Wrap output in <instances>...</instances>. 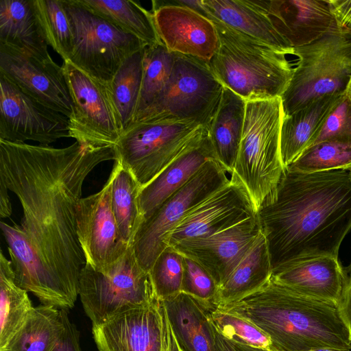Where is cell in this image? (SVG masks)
Wrapping results in <instances>:
<instances>
[{
	"label": "cell",
	"instance_id": "52a82bcc",
	"mask_svg": "<svg viewBox=\"0 0 351 351\" xmlns=\"http://www.w3.org/2000/svg\"><path fill=\"white\" fill-rule=\"evenodd\" d=\"M173 56L172 71L166 86L132 123L184 121L208 125L210 121L223 86L206 62L180 53H173Z\"/></svg>",
	"mask_w": 351,
	"mask_h": 351
},
{
	"label": "cell",
	"instance_id": "7c38bea8",
	"mask_svg": "<svg viewBox=\"0 0 351 351\" xmlns=\"http://www.w3.org/2000/svg\"><path fill=\"white\" fill-rule=\"evenodd\" d=\"M62 67L73 104L69 137L94 146H114L124 130L108 85L68 61Z\"/></svg>",
	"mask_w": 351,
	"mask_h": 351
},
{
	"label": "cell",
	"instance_id": "1f68e13d",
	"mask_svg": "<svg viewBox=\"0 0 351 351\" xmlns=\"http://www.w3.org/2000/svg\"><path fill=\"white\" fill-rule=\"evenodd\" d=\"M111 202L113 213L123 242L130 246L143 221L138 196L141 186L132 174L118 161H114Z\"/></svg>",
	"mask_w": 351,
	"mask_h": 351
},
{
	"label": "cell",
	"instance_id": "ffe728a7",
	"mask_svg": "<svg viewBox=\"0 0 351 351\" xmlns=\"http://www.w3.org/2000/svg\"><path fill=\"white\" fill-rule=\"evenodd\" d=\"M267 13L275 29L293 48L341 28L328 0H269Z\"/></svg>",
	"mask_w": 351,
	"mask_h": 351
},
{
	"label": "cell",
	"instance_id": "4316f807",
	"mask_svg": "<svg viewBox=\"0 0 351 351\" xmlns=\"http://www.w3.org/2000/svg\"><path fill=\"white\" fill-rule=\"evenodd\" d=\"M0 44L51 59L33 0L0 1Z\"/></svg>",
	"mask_w": 351,
	"mask_h": 351
},
{
	"label": "cell",
	"instance_id": "8992f818",
	"mask_svg": "<svg viewBox=\"0 0 351 351\" xmlns=\"http://www.w3.org/2000/svg\"><path fill=\"white\" fill-rule=\"evenodd\" d=\"M298 58L281 97L285 116L321 97L343 93L351 79V27H341L294 48Z\"/></svg>",
	"mask_w": 351,
	"mask_h": 351
},
{
	"label": "cell",
	"instance_id": "cb8c5ba5",
	"mask_svg": "<svg viewBox=\"0 0 351 351\" xmlns=\"http://www.w3.org/2000/svg\"><path fill=\"white\" fill-rule=\"evenodd\" d=\"M202 4L209 19L293 55L294 48L278 32L268 16L267 0H202Z\"/></svg>",
	"mask_w": 351,
	"mask_h": 351
},
{
	"label": "cell",
	"instance_id": "60d3db41",
	"mask_svg": "<svg viewBox=\"0 0 351 351\" xmlns=\"http://www.w3.org/2000/svg\"><path fill=\"white\" fill-rule=\"evenodd\" d=\"M326 141H351V97L346 91L341 95L310 146Z\"/></svg>",
	"mask_w": 351,
	"mask_h": 351
},
{
	"label": "cell",
	"instance_id": "d6986e66",
	"mask_svg": "<svg viewBox=\"0 0 351 351\" xmlns=\"http://www.w3.org/2000/svg\"><path fill=\"white\" fill-rule=\"evenodd\" d=\"M159 37L173 53L190 56L207 63L218 47V36L213 23L186 7L162 5L152 8Z\"/></svg>",
	"mask_w": 351,
	"mask_h": 351
},
{
	"label": "cell",
	"instance_id": "9c48e42d",
	"mask_svg": "<svg viewBox=\"0 0 351 351\" xmlns=\"http://www.w3.org/2000/svg\"><path fill=\"white\" fill-rule=\"evenodd\" d=\"M195 122L131 123L114 146L117 160L141 189L192 144L206 129Z\"/></svg>",
	"mask_w": 351,
	"mask_h": 351
},
{
	"label": "cell",
	"instance_id": "7a4b0ae2",
	"mask_svg": "<svg viewBox=\"0 0 351 351\" xmlns=\"http://www.w3.org/2000/svg\"><path fill=\"white\" fill-rule=\"evenodd\" d=\"M256 215L272 274L317 256L338 258L351 230V173H302L285 169Z\"/></svg>",
	"mask_w": 351,
	"mask_h": 351
},
{
	"label": "cell",
	"instance_id": "d590c367",
	"mask_svg": "<svg viewBox=\"0 0 351 351\" xmlns=\"http://www.w3.org/2000/svg\"><path fill=\"white\" fill-rule=\"evenodd\" d=\"M173 58V53L163 43L145 47L141 87L134 119L146 109L166 86L171 74Z\"/></svg>",
	"mask_w": 351,
	"mask_h": 351
},
{
	"label": "cell",
	"instance_id": "7bdbcfd3",
	"mask_svg": "<svg viewBox=\"0 0 351 351\" xmlns=\"http://www.w3.org/2000/svg\"><path fill=\"white\" fill-rule=\"evenodd\" d=\"M348 271L346 285L337 306L351 341V264Z\"/></svg>",
	"mask_w": 351,
	"mask_h": 351
},
{
	"label": "cell",
	"instance_id": "74e56055",
	"mask_svg": "<svg viewBox=\"0 0 351 351\" xmlns=\"http://www.w3.org/2000/svg\"><path fill=\"white\" fill-rule=\"evenodd\" d=\"M208 311L213 325L224 337L237 343L278 351L269 337L250 321L215 306Z\"/></svg>",
	"mask_w": 351,
	"mask_h": 351
},
{
	"label": "cell",
	"instance_id": "ab89813d",
	"mask_svg": "<svg viewBox=\"0 0 351 351\" xmlns=\"http://www.w3.org/2000/svg\"><path fill=\"white\" fill-rule=\"evenodd\" d=\"M182 265V291L191 295L206 308L213 307L219 289L215 280L202 265L184 256Z\"/></svg>",
	"mask_w": 351,
	"mask_h": 351
},
{
	"label": "cell",
	"instance_id": "5b68a950",
	"mask_svg": "<svg viewBox=\"0 0 351 351\" xmlns=\"http://www.w3.org/2000/svg\"><path fill=\"white\" fill-rule=\"evenodd\" d=\"M284 116L281 97L246 101L242 137L230 176L245 188L256 211L285 170L280 154Z\"/></svg>",
	"mask_w": 351,
	"mask_h": 351
},
{
	"label": "cell",
	"instance_id": "5bb4252c",
	"mask_svg": "<svg viewBox=\"0 0 351 351\" xmlns=\"http://www.w3.org/2000/svg\"><path fill=\"white\" fill-rule=\"evenodd\" d=\"M99 351H169L168 318L158 297L92 326Z\"/></svg>",
	"mask_w": 351,
	"mask_h": 351
},
{
	"label": "cell",
	"instance_id": "ba28073f",
	"mask_svg": "<svg viewBox=\"0 0 351 351\" xmlns=\"http://www.w3.org/2000/svg\"><path fill=\"white\" fill-rule=\"evenodd\" d=\"M79 296L92 326L157 298L149 273L138 263L132 245L119 261L104 271L86 263L80 276Z\"/></svg>",
	"mask_w": 351,
	"mask_h": 351
},
{
	"label": "cell",
	"instance_id": "f6af8a7d",
	"mask_svg": "<svg viewBox=\"0 0 351 351\" xmlns=\"http://www.w3.org/2000/svg\"><path fill=\"white\" fill-rule=\"evenodd\" d=\"M332 12L341 27H351V0H328Z\"/></svg>",
	"mask_w": 351,
	"mask_h": 351
},
{
	"label": "cell",
	"instance_id": "4fadbf2b",
	"mask_svg": "<svg viewBox=\"0 0 351 351\" xmlns=\"http://www.w3.org/2000/svg\"><path fill=\"white\" fill-rule=\"evenodd\" d=\"M69 137V119L0 75V140L49 145Z\"/></svg>",
	"mask_w": 351,
	"mask_h": 351
},
{
	"label": "cell",
	"instance_id": "d4e9b609",
	"mask_svg": "<svg viewBox=\"0 0 351 351\" xmlns=\"http://www.w3.org/2000/svg\"><path fill=\"white\" fill-rule=\"evenodd\" d=\"M162 301L184 351H216L209 308L182 291Z\"/></svg>",
	"mask_w": 351,
	"mask_h": 351
},
{
	"label": "cell",
	"instance_id": "2e32d148",
	"mask_svg": "<svg viewBox=\"0 0 351 351\" xmlns=\"http://www.w3.org/2000/svg\"><path fill=\"white\" fill-rule=\"evenodd\" d=\"M0 75L41 104L68 119L73 104L62 67L53 59L0 44Z\"/></svg>",
	"mask_w": 351,
	"mask_h": 351
},
{
	"label": "cell",
	"instance_id": "7dc6e473",
	"mask_svg": "<svg viewBox=\"0 0 351 351\" xmlns=\"http://www.w3.org/2000/svg\"><path fill=\"white\" fill-rule=\"evenodd\" d=\"M168 333H169V351H184L180 346L173 329L168 320Z\"/></svg>",
	"mask_w": 351,
	"mask_h": 351
},
{
	"label": "cell",
	"instance_id": "3957f363",
	"mask_svg": "<svg viewBox=\"0 0 351 351\" xmlns=\"http://www.w3.org/2000/svg\"><path fill=\"white\" fill-rule=\"evenodd\" d=\"M215 307L256 325L269 337L278 351L325 347L351 350L337 305L295 293L272 277L256 291Z\"/></svg>",
	"mask_w": 351,
	"mask_h": 351
},
{
	"label": "cell",
	"instance_id": "836d02e7",
	"mask_svg": "<svg viewBox=\"0 0 351 351\" xmlns=\"http://www.w3.org/2000/svg\"><path fill=\"white\" fill-rule=\"evenodd\" d=\"M145 47L121 64L108 83L110 95L125 130L132 123L138 105Z\"/></svg>",
	"mask_w": 351,
	"mask_h": 351
},
{
	"label": "cell",
	"instance_id": "c3c4849f",
	"mask_svg": "<svg viewBox=\"0 0 351 351\" xmlns=\"http://www.w3.org/2000/svg\"><path fill=\"white\" fill-rule=\"evenodd\" d=\"M308 351H350V350L325 347V348H315V349H312V350H310Z\"/></svg>",
	"mask_w": 351,
	"mask_h": 351
},
{
	"label": "cell",
	"instance_id": "f907efd6",
	"mask_svg": "<svg viewBox=\"0 0 351 351\" xmlns=\"http://www.w3.org/2000/svg\"><path fill=\"white\" fill-rule=\"evenodd\" d=\"M350 173H351V171H350Z\"/></svg>",
	"mask_w": 351,
	"mask_h": 351
},
{
	"label": "cell",
	"instance_id": "681fc988",
	"mask_svg": "<svg viewBox=\"0 0 351 351\" xmlns=\"http://www.w3.org/2000/svg\"><path fill=\"white\" fill-rule=\"evenodd\" d=\"M346 93L351 97V79L348 85L347 89H346Z\"/></svg>",
	"mask_w": 351,
	"mask_h": 351
},
{
	"label": "cell",
	"instance_id": "d6a6232c",
	"mask_svg": "<svg viewBox=\"0 0 351 351\" xmlns=\"http://www.w3.org/2000/svg\"><path fill=\"white\" fill-rule=\"evenodd\" d=\"M34 308L27 291L15 282L11 261L0 252V350L8 343Z\"/></svg>",
	"mask_w": 351,
	"mask_h": 351
},
{
	"label": "cell",
	"instance_id": "b9f144b4",
	"mask_svg": "<svg viewBox=\"0 0 351 351\" xmlns=\"http://www.w3.org/2000/svg\"><path fill=\"white\" fill-rule=\"evenodd\" d=\"M64 324L63 332L53 351H82L80 332L69 317V310L61 309Z\"/></svg>",
	"mask_w": 351,
	"mask_h": 351
},
{
	"label": "cell",
	"instance_id": "484cf974",
	"mask_svg": "<svg viewBox=\"0 0 351 351\" xmlns=\"http://www.w3.org/2000/svg\"><path fill=\"white\" fill-rule=\"evenodd\" d=\"M343 93L321 97L284 116L280 131V154L285 168L310 146Z\"/></svg>",
	"mask_w": 351,
	"mask_h": 351
},
{
	"label": "cell",
	"instance_id": "8d00e7d4",
	"mask_svg": "<svg viewBox=\"0 0 351 351\" xmlns=\"http://www.w3.org/2000/svg\"><path fill=\"white\" fill-rule=\"evenodd\" d=\"M285 169L302 173L351 171V141H326L314 144Z\"/></svg>",
	"mask_w": 351,
	"mask_h": 351
},
{
	"label": "cell",
	"instance_id": "f1b7e54d",
	"mask_svg": "<svg viewBox=\"0 0 351 351\" xmlns=\"http://www.w3.org/2000/svg\"><path fill=\"white\" fill-rule=\"evenodd\" d=\"M272 268L267 242L262 232L218 289L213 306H223L256 291L271 277Z\"/></svg>",
	"mask_w": 351,
	"mask_h": 351
},
{
	"label": "cell",
	"instance_id": "f35d334b",
	"mask_svg": "<svg viewBox=\"0 0 351 351\" xmlns=\"http://www.w3.org/2000/svg\"><path fill=\"white\" fill-rule=\"evenodd\" d=\"M183 256L168 245L156 258L149 273L156 296L162 300L182 291Z\"/></svg>",
	"mask_w": 351,
	"mask_h": 351
},
{
	"label": "cell",
	"instance_id": "e0dca14e",
	"mask_svg": "<svg viewBox=\"0 0 351 351\" xmlns=\"http://www.w3.org/2000/svg\"><path fill=\"white\" fill-rule=\"evenodd\" d=\"M256 215L247 191L233 177L192 208L168 237L167 245L210 236Z\"/></svg>",
	"mask_w": 351,
	"mask_h": 351
},
{
	"label": "cell",
	"instance_id": "ac0fdd59",
	"mask_svg": "<svg viewBox=\"0 0 351 351\" xmlns=\"http://www.w3.org/2000/svg\"><path fill=\"white\" fill-rule=\"evenodd\" d=\"M261 233L256 215L210 236L183 240L173 247L202 265L219 287Z\"/></svg>",
	"mask_w": 351,
	"mask_h": 351
},
{
	"label": "cell",
	"instance_id": "83f0119b",
	"mask_svg": "<svg viewBox=\"0 0 351 351\" xmlns=\"http://www.w3.org/2000/svg\"><path fill=\"white\" fill-rule=\"evenodd\" d=\"M245 108L243 99L223 87L217 108L207 125L216 159L230 175L239 149Z\"/></svg>",
	"mask_w": 351,
	"mask_h": 351
},
{
	"label": "cell",
	"instance_id": "bcb514c9",
	"mask_svg": "<svg viewBox=\"0 0 351 351\" xmlns=\"http://www.w3.org/2000/svg\"><path fill=\"white\" fill-rule=\"evenodd\" d=\"M12 205L8 196V189L0 181V216L2 218L10 217L12 214Z\"/></svg>",
	"mask_w": 351,
	"mask_h": 351
},
{
	"label": "cell",
	"instance_id": "7402d4cb",
	"mask_svg": "<svg viewBox=\"0 0 351 351\" xmlns=\"http://www.w3.org/2000/svg\"><path fill=\"white\" fill-rule=\"evenodd\" d=\"M271 277L300 295L338 305L347 274L338 258L317 256L275 271Z\"/></svg>",
	"mask_w": 351,
	"mask_h": 351
},
{
	"label": "cell",
	"instance_id": "9a60e30c",
	"mask_svg": "<svg viewBox=\"0 0 351 351\" xmlns=\"http://www.w3.org/2000/svg\"><path fill=\"white\" fill-rule=\"evenodd\" d=\"M112 180L110 174L99 192L80 199L77 208V234L86 263L99 271L119 261L130 247L121 237L113 213Z\"/></svg>",
	"mask_w": 351,
	"mask_h": 351
},
{
	"label": "cell",
	"instance_id": "e575fe53",
	"mask_svg": "<svg viewBox=\"0 0 351 351\" xmlns=\"http://www.w3.org/2000/svg\"><path fill=\"white\" fill-rule=\"evenodd\" d=\"M36 14L48 45L68 61L73 31L64 0H33Z\"/></svg>",
	"mask_w": 351,
	"mask_h": 351
},
{
	"label": "cell",
	"instance_id": "ee69618b",
	"mask_svg": "<svg viewBox=\"0 0 351 351\" xmlns=\"http://www.w3.org/2000/svg\"><path fill=\"white\" fill-rule=\"evenodd\" d=\"M211 325L216 351H270L231 341L221 335L214 327L212 322Z\"/></svg>",
	"mask_w": 351,
	"mask_h": 351
},
{
	"label": "cell",
	"instance_id": "4dcf8cb0",
	"mask_svg": "<svg viewBox=\"0 0 351 351\" xmlns=\"http://www.w3.org/2000/svg\"><path fill=\"white\" fill-rule=\"evenodd\" d=\"M64 328L60 308L40 304L0 351H53Z\"/></svg>",
	"mask_w": 351,
	"mask_h": 351
},
{
	"label": "cell",
	"instance_id": "277c9868",
	"mask_svg": "<svg viewBox=\"0 0 351 351\" xmlns=\"http://www.w3.org/2000/svg\"><path fill=\"white\" fill-rule=\"evenodd\" d=\"M210 21L217 33L218 47L208 64L222 86L245 101L281 97L293 73L287 54Z\"/></svg>",
	"mask_w": 351,
	"mask_h": 351
},
{
	"label": "cell",
	"instance_id": "44dd1931",
	"mask_svg": "<svg viewBox=\"0 0 351 351\" xmlns=\"http://www.w3.org/2000/svg\"><path fill=\"white\" fill-rule=\"evenodd\" d=\"M17 285L33 293L41 304L69 310L74 305L47 270L26 239L19 225L1 221Z\"/></svg>",
	"mask_w": 351,
	"mask_h": 351
},
{
	"label": "cell",
	"instance_id": "f546056e",
	"mask_svg": "<svg viewBox=\"0 0 351 351\" xmlns=\"http://www.w3.org/2000/svg\"><path fill=\"white\" fill-rule=\"evenodd\" d=\"M75 3L102 17L137 38L145 47L162 43L152 12L130 0H73Z\"/></svg>",
	"mask_w": 351,
	"mask_h": 351
},
{
	"label": "cell",
	"instance_id": "6da1fadb",
	"mask_svg": "<svg viewBox=\"0 0 351 351\" xmlns=\"http://www.w3.org/2000/svg\"><path fill=\"white\" fill-rule=\"evenodd\" d=\"M114 146L75 141L63 148L0 140V181L23 208L19 225L36 254L75 305L86 258L77 234L82 186Z\"/></svg>",
	"mask_w": 351,
	"mask_h": 351
},
{
	"label": "cell",
	"instance_id": "8fae6325",
	"mask_svg": "<svg viewBox=\"0 0 351 351\" xmlns=\"http://www.w3.org/2000/svg\"><path fill=\"white\" fill-rule=\"evenodd\" d=\"M227 173L218 160L209 159L184 186L141 222L132 247L138 263L144 270L149 271L156 258L168 246L169 235L185 215L229 182Z\"/></svg>",
	"mask_w": 351,
	"mask_h": 351
},
{
	"label": "cell",
	"instance_id": "603a6c76",
	"mask_svg": "<svg viewBox=\"0 0 351 351\" xmlns=\"http://www.w3.org/2000/svg\"><path fill=\"white\" fill-rule=\"evenodd\" d=\"M212 158L216 159V157L207 126L200 136L141 189L138 202L143 221L161 203L184 186L206 162Z\"/></svg>",
	"mask_w": 351,
	"mask_h": 351
},
{
	"label": "cell",
	"instance_id": "30bf717a",
	"mask_svg": "<svg viewBox=\"0 0 351 351\" xmlns=\"http://www.w3.org/2000/svg\"><path fill=\"white\" fill-rule=\"evenodd\" d=\"M64 1L73 31V45L68 62L108 84L125 60L145 46L135 36L73 0Z\"/></svg>",
	"mask_w": 351,
	"mask_h": 351
}]
</instances>
